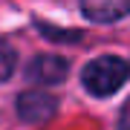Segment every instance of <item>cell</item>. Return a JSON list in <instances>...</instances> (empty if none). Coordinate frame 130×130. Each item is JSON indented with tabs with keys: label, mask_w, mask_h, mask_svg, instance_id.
Wrapping results in <instances>:
<instances>
[{
	"label": "cell",
	"mask_w": 130,
	"mask_h": 130,
	"mask_svg": "<svg viewBox=\"0 0 130 130\" xmlns=\"http://www.w3.org/2000/svg\"><path fill=\"white\" fill-rule=\"evenodd\" d=\"M127 75H130V67H127L121 58H116V55H101V58L90 61V64L81 70V84H84L87 93H93V95H98V98H107V95L116 93V90L124 87Z\"/></svg>",
	"instance_id": "obj_1"
},
{
	"label": "cell",
	"mask_w": 130,
	"mask_h": 130,
	"mask_svg": "<svg viewBox=\"0 0 130 130\" xmlns=\"http://www.w3.org/2000/svg\"><path fill=\"white\" fill-rule=\"evenodd\" d=\"M67 75H70V61L61 55H38L26 67V78L38 84H61Z\"/></svg>",
	"instance_id": "obj_2"
},
{
	"label": "cell",
	"mask_w": 130,
	"mask_h": 130,
	"mask_svg": "<svg viewBox=\"0 0 130 130\" xmlns=\"http://www.w3.org/2000/svg\"><path fill=\"white\" fill-rule=\"evenodd\" d=\"M55 110H58V101L49 93H41V90L23 93V95L18 98V113H20L23 121H29V124H41V121L52 119Z\"/></svg>",
	"instance_id": "obj_3"
},
{
	"label": "cell",
	"mask_w": 130,
	"mask_h": 130,
	"mask_svg": "<svg viewBox=\"0 0 130 130\" xmlns=\"http://www.w3.org/2000/svg\"><path fill=\"white\" fill-rule=\"evenodd\" d=\"M81 14L95 23H116L119 18L130 14V0H95V3H84Z\"/></svg>",
	"instance_id": "obj_4"
},
{
	"label": "cell",
	"mask_w": 130,
	"mask_h": 130,
	"mask_svg": "<svg viewBox=\"0 0 130 130\" xmlns=\"http://www.w3.org/2000/svg\"><path fill=\"white\" fill-rule=\"evenodd\" d=\"M14 61H18L14 58V49L6 41H0V81H6L14 72Z\"/></svg>",
	"instance_id": "obj_5"
},
{
	"label": "cell",
	"mask_w": 130,
	"mask_h": 130,
	"mask_svg": "<svg viewBox=\"0 0 130 130\" xmlns=\"http://www.w3.org/2000/svg\"><path fill=\"white\" fill-rule=\"evenodd\" d=\"M119 130H130V101L121 107V116H119Z\"/></svg>",
	"instance_id": "obj_6"
}]
</instances>
